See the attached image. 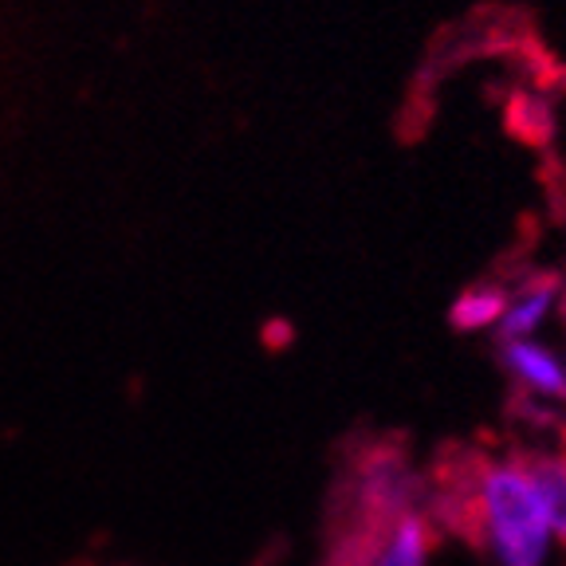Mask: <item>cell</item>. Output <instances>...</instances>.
Instances as JSON below:
<instances>
[{"instance_id":"obj_1","label":"cell","mask_w":566,"mask_h":566,"mask_svg":"<svg viewBox=\"0 0 566 566\" xmlns=\"http://www.w3.org/2000/svg\"><path fill=\"white\" fill-rule=\"evenodd\" d=\"M421 500L424 476L413 469L406 433L350 441V457L331 488L327 547L318 566H374L394 523L421 512Z\"/></svg>"},{"instance_id":"obj_2","label":"cell","mask_w":566,"mask_h":566,"mask_svg":"<svg viewBox=\"0 0 566 566\" xmlns=\"http://www.w3.org/2000/svg\"><path fill=\"white\" fill-rule=\"evenodd\" d=\"M495 566H539L547 555V515L512 460L492 452L480 476V551Z\"/></svg>"},{"instance_id":"obj_3","label":"cell","mask_w":566,"mask_h":566,"mask_svg":"<svg viewBox=\"0 0 566 566\" xmlns=\"http://www.w3.org/2000/svg\"><path fill=\"white\" fill-rule=\"evenodd\" d=\"M507 460L523 472V480L531 484L535 500H539L543 515H547V527L558 535V543L566 547V464L563 457L547 449H535V444L507 441Z\"/></svg>"},{"instance_id":"obj_4","label":"cell","mask_w":566,"mask_h":566,"mask_svg":"<svg viewBox=\"0 0 566 566\" xmlns=\"http://www.w3.org/2000/svg\"><path fill=\"white\" fill-rule=\"evenodd\" d=\"M558 287H563V275L558 272L531 275V280L523 283V292L507 300V311H504V318H500V335H495V343H523V338L547 318Z\"/></svg>"},{"instance_id":"obj_5","label":"cell","mask_w":566,"mask_h":566,"mask_svg":"<svg viewBox=\"0 0 566 566\" xmlns=\"http://www.w3.org/2000/svg\"><path fill=\"white\" fill-rule=\"evenodd\" d=\"M444 543V535L433 527V520L424 512H406L394 531H389L386 547H381L374 566H429L433 551Z\"/></svg>"},{"instance_id":"obj_6","label":"cell","mask_w":566,"mask_h":566,"mask_svg":"<svg viewBox=\"0 0 566 566\" xmlns=\"http://www.w3.org/2000/svg\"><path fill=\"white\" fill-rule=\"evenodd\" d=\"M507 300H512V295H507L500 283H476V287H469V292H460L457 303L449 307L452 331L492 327V323H500V318H504Z\"/></svg>"},{"instance_id":"obj_7","label":"cell","mask_w":566,"mask_h":566,"mask_svg":"<svg viewBox=\"0 0 566 566\" xmlns=\"http://www.w3.org/2000/svg\"><path fill=\"white\" fill-rule=\"evenodd\" d=\"M260 335H264V343L272 346V350H283V346H292V323H287V318H268Z\"/></svg>"},{"instance_id":"obj_8","label":"cell","mask_w":566,"mask_h":566,"mask_svg":"<svg viewBox=\"0 0 566 566\" xmlns=\"http://www.w3.org/2000/svg\"><path fill=\"white\" fill-rule=\"evenodd\" d=\"M558 441H563V464H566V424L558 429Z\"/></svg>"}]
</instances>
